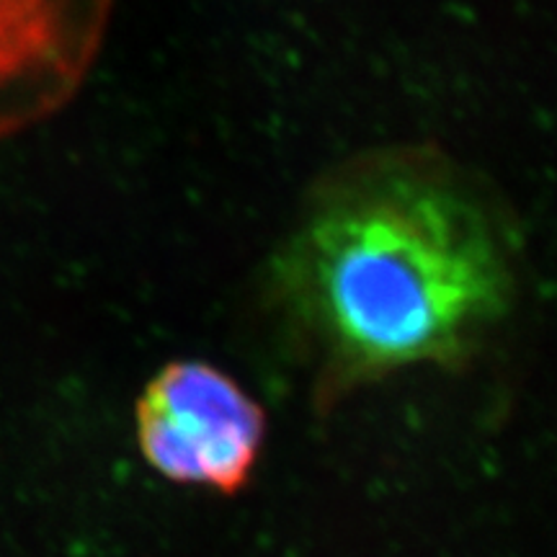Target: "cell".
<instances>
[{
	"mask_svg": "<svg viewBox=\"0 0 557 557\" xmlns=\"http://www.w3.org/2000/svg\"><path fill=\"white\" fill-rule=\"evenodd\" d=\"M135 434L139 455L158 475L233 496L259 465L267 413L220 367L181 359L148 380Z\"/></svg>",
	"mask_w": 557,
	"mask_h": 557,
	"instance_id": "cell-2",
	"label": "cell"
},
{
	"mask_svg": "<svg viewBox=\"0 0 557 557\" xmlns=\"http://www.w3.org/2000/svg\"><path fill=\"white\" fill-rule=\"evenodd\" d=\"M276 289L329 403L408 367H455L506 310L504 214L447 152L367 150L310 191Z\"/></svg>",
	"mask_w": 557,
	"mask_h": 557,
	"instance_id": "cell-1",
	"label": "cell"
},
{
	"mask_svg": "<svg viewBox=\"0 0 557 557\" xmlns=\"http://www.w3.org/2000/svg\"><path fill=\"white\" fill-rule=\"evenodd\" d=\"M111 0H0V137L78 90L101 47Z\"/></svg>",
	"mask_w": 557,
	"mask_h": 557,
	"instance_id": "cell-3",
	"label": "cell"
}]
</instances>
